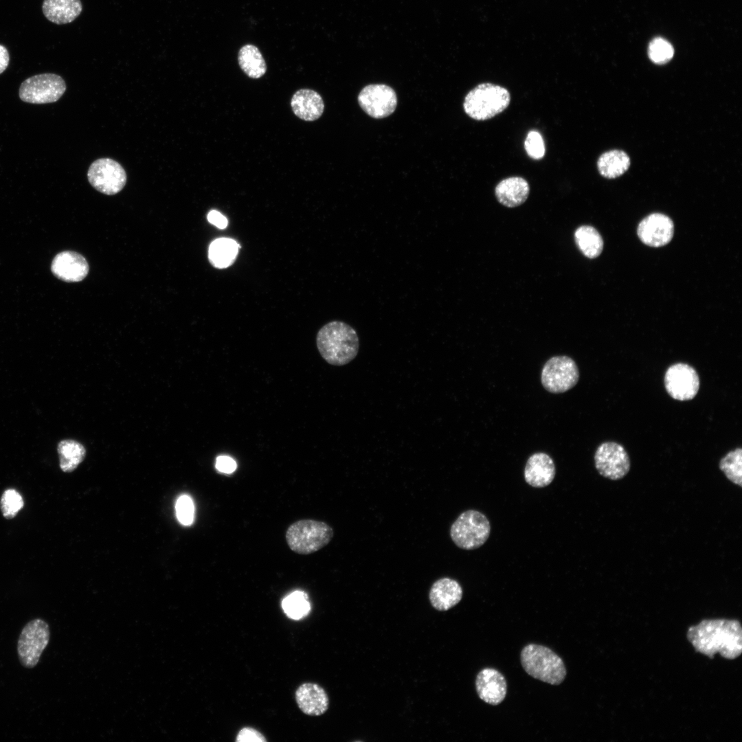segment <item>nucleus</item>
Listing matches in <instances>:
<instances>
[{"mask_svg":"<svg viewBox=\"0 0 742 742\" xmlns=\"http://www.w3.org/2000/svg\"><path fill=\"white\" fill-rule=\"evenodd\" d=\"M688 637L698 651L708 656L719 653L732 659L741 652V629L736 620L703 621L689 629Z\"/></svg>","mask_w":742,"mask_h":742,"instance_id":"1","label":"nucleus"},{"mask_svg":"<svg viewBox=\"0 0 742 742\" xmlns=\"http://www.w3.org/2000/svg\"><path fill=\"white\" fill-rule=\"evenodd\" d=\"M316 345L322 357L329 364L341 366L353 360L359 350L355 330L341 321H332L317 332Z\"/></svg>","mask_w":742,"mask_h":742,"instance_id":"2","label":"nucleus"},{"mask_svg":"<svg viewBox=\"0 0 742 742\" xmlns=\"http://www.w3.org/2000/svg\"><path fill=\"white\" fill-rule=\"evenodd\" d=\"M510 102V95L506 88L491 82H483L466 95L463 109L472 119L484 121L503 112Z\"/></svg>","mask_w":742,"mask_h":742,"instance_id":"3","label":"nucleus"},{"mask_svg":"<svg viewBox=\"0 0 742 742\" xmlns=\"http://www.w3.org/2000/svg\"><path fill=\"white\" fill-rule=\"evenodd\" d=\"M521 663L529 675L552 685L561 684L567 674L562 659L542 645L530 644L524 647L521 652Z\"/></svg>","mask_w":742,"mask_h":742,"instance_id":"4","label":"nucleus"},{"mask_svg":"<svg viewBox=\"0 0 742 742\" xmlns=\"http://www.w3.org/2000/svg\"><path fill=\"white\" fill-rule=\"evenodd\" d=\"M331 526L324 521L300 519L291 524L285 533L289 548L298 554H310L327 546L333 537Z\"/></svg>","mask_w":742,"mask_h":742,"instance_id":"5","label":"nucleus"},{"mask_svg":"<svg viewBox=\"0 0 742 742\" xmlns=\"http://www.w3.org/2000/svg\"><path fill=\"white\" fill-rule=\"evenodd\" d=\"M491 525L481 512L467 510L462 512L450 528V537L456 546L463 550H475L488 539Z\"/></svg>","mask_w":742,"mask_h":742,"instance_id":"6","label":"nucleus"},{"mask_svg":"<svg viewBox=\"0 0 742 742\" xmlns=\"http://www.w3.org/2000/svg\"><path fill=\"white\" fill-rule=\"evenodd\" d=\"M50 638L49 625L41 618L31 620L22 629L17 642L21 664L32 668L38 663Z\"/></svg>","mask_w":742,"mask_h":742,"instance_id":"7","label":"nucleus"},{"mask_svg":"<svg viewBox=\"0 0 742 742\" xmlns=\"http://www.w3.org/2000/svg\"><path fill=\"white\" fill-rule=\"evenodd\" d=\"M579 370L573 359L568 356H554L544 364L541 373L543 387L549 392L560 394L572 389L578 383Z\"/></svg>","mask_w":742,"mask_h":742,"instance_id":"8","label":"nucleus"},{"mask_svg":"<svg viewBox=\"0 0 742 742\" xmlns=\"http://www.w3.org/2000/svg\"><path fill=\"white\" fill-rule=\"evenodd\" d=\"M66 90L65 80L54 74H42L24 80L19 89L20 99L32 104L52 103L58 100Z\"/></svg>","mask_w":742,"mask_h":742,"instance_id":"9","label":"nucleus"},{"mask_svg":"<svg viewBox=\"0 0 742 742\" xmlns=\"http://www.w3.org/2000/svg\"><path fill=\"white\" fill-rule=\"evenodd\" d=\"M87 178L90 184L100 192L113 195L120 192L126 183L123 167L110 158H101L90 166Z\"/></svg>","mask_w":742,"mask_h":742,"instance_id":"10","label":"nucleus"},{"mask_svg":"<svg viewBox=\"0 0 742 742\" xmlns=\"http://www.w3.org/2000/svg\"><path fill=\"white\" fill-rule=\"evenodd\" d=\"M594 463L599 474L611 480L624 477L631 467L627 451L622 445L616 442L600 444L594 454Z\"/></svg>","mask_w":742,"mask_h":742,"instance_id":"11","label":"nucleus"},{"mask_svg":"<svg viewBox=\"0 0 742 742\" xmlns=\"http://www.w3.org/2000/svg\"><path fill=\"white\" fill-rule=\"evenodd\" d=\"M699 377L696 370L684 363L671 365L664 374V386L675 400L685 401L695 397L699 389Z\"/></svg>","mask_w":742,"mask_h":742,"instance_id":"12","label":"nucleus"},{"mask_svg":"<svg viewBox=\"0 0 742 742\" xmlns=\"http://www.w3.org/2000/svg\"><path fill=\"white\" fill-rule=\"evenodd\" d=\"M361 109L370 117L381 119L390 115L397 104L394 90L384 84H372L364 87L358 95Z\"/></svg>","mask_w":742,"mask_h":742,"instance_id":"13","label":"nucleus"},{"mask_svg":"<svg viewBox=\"0 0 742 742\" xmlns=\"http://www.w3.org/2000/svg\"><path fill=\"white\" fill-rule=\"evenodd\" d=\"M638 235L641 241L651 247H661L668 243L673 238L674 225L672 220L665 214H651L645 217L638 227Z\"/></svg>","mask_w":742,"mask_h":742,"instance_id":"14","label":"nucleus"},{"mask_svg":"<svg viewBox=\"0 0 742 742\" xmlns=\"http://www.w3.org/2000/svg\"><path fill=\"white\" fill-rule=\"evenodd\" d=\"M51 269L58 279L67 282H76L82 280L87 276L89 265L80 254L65 251L54 257Z\"/></svg>","mask_w":742,"mask_h":742,"instance_id":"15","label":"nucleus"},{"mask_svg":"<svg viewBox=\"0 0 742 742\" xmlns=\"http://www.w3.org/2000/svg\"><path fill=\"white\" fill-rule=\"evenodd\" d=\"M475 688L482 701L496 706L505 699L507 684L500 672L495 668H485L480 671L476 677Z\"/></svg>","mask_w":742,"mask_h":742,"instance_id":"16","label":"nucleus"},{"mask_svg":"<svg viewBox=\"0 0 742 742\" xmlns=\"http://www.w3.org/2000/svg\"><path fill=\"white\" fill-rule=\"evenodd\" d=\"M295 701L300 710L308 716H320L329 706V698L323 687L316 683L300 684L295 693Z\"/></svg>","mask_w":742,"mask_h":742,"instance_id":"17","label":"nucleus"},{"mask_svg":"<svg viewBox=\"0 0 742 742\" xmlns=\"http://www.w3.org/2000/svg\"><path fill=\"white\" fill-rule=\"evenodd\" d=\"M524 479L535 488H543L553 481L556 469L552 458L547 453L537 452L527 460L524 468Z\"/></svg>","mask_w":742,"mask_h":742,"instance_id":"18","label":"nucleus"},{"mask_svg":"<svg viewBox=\"0 0 742 742\" xmlns=\"http://www.w3.org/2000/svg\"><path fill=\"white\" fill-rule=\"evenodd\" d=\"M462 594V586L456 580L443 577L436 580L431 586L429 599L434 609L444 611L459 603Z\"/></svg>","mask_w":742,"mask_h":742,"instance_id":"19","label":"nucleus"},{"mask_svg":"<svg viewBox=\"0 0 742 742\" xmlns=\"http://www.w3.org/2000/svg\"><path fill=\"white\" fill-rule=\"evenodd\" d=\"M291 106L293 113L297 117L308 122L319 119L324 110V103L322 96L317 91L310 89H301L297 91L291 98Z\"/></svg>","mask_w":742,"mask_h":742,"instance_id":"20","label":"nucleus"},{"mask_svg":"<svg viewBox=\"0 0 742 742\" xmlns=\"http://www.w3.org/2000/svg\"><path fill=\"white\" fill-rule=\"evenodd\" d=\"M529 183L521 177H510L500 181L495 188L497 201L508 207L523 204L528 197Z\"/></svg>","mask_w":742,"mask_h":742,"instance_id":"21","label":"nucleus"},{"mask_svg":"<svg viewBox=\"0 0 742 742\" xmlns=\"http://www.w3.org/2000/svg\"><path fill=\"white\" fill-rule=\"evenodd\" d=\"M42 10L49 21L63 25L72 22L80 14L82 5L80 0H44Z\"/></svg>","mask_w":742,"mask_h":742,"instance_id":"22","label":"nucleus"},{"mask_svg":"<svg viewBox=\"0 0 742 742\" xmlns=\"http://www.w3.org/2000/svg\"><path fill=\"white\" fill-rule=\"evenodd\" d=\"M238 61L243 71L251 78H260L266 73L265 60L255 45L247 44L243 46L238 52Z\"/></svg>","mask_w":742,"mask_h":742,"instance_id":"23","label":"nucleus"},{"mask_svg":"<svg viewBox=\"0 0 742 742\" xmlns=\"http://www.w3.org/2000/svg\"><path fill=\"white\" fill-rule=\"evenodd\" d=\"M630 159L627 154L619 150H612L602 154L597 161L600 174L608 179L622 175L629 168Z\"/></svg>","mask_w":742,"mask_h":742,"instance_id":"24","label":"nucleus"},{"mask_svg":"<svg viewBox=\"0 0 742 742\" xmlns=\"http://www.w3.org/2000/svg\"><path fill=\"white\" fill-rule=\"evenodd\" d=\"M239 247L238 243L232 239L218 238L209 247V260L216 268L227 267L234 261Z\"/></svg>","mask_w":742,"mask_h":742,"instance_id":"25","label":"nucleus"},{"mask_svg":"<svg viewBox=\"0 0 742 742\" xmlns=\"http://www.w3.org/2000/svg\"><path fill=\"white\" fill-rule=\"evenodd\" d=\"M576 243L581 251L589 258H595L602 252L603 240L598 232L589 225L579 227L574 233Z\"/></svg>","mask_w":742,"mask_h":742,"instance_id":"26","label":"nucleus"},{"mask_svg":"<svg viewBox=\"0 0 742 742\" xmlns=\"http://www.w3.org/2000/svg\"><path fill=\"white\" fill-rule=\"evenodd\" d=\"M60 467L64 472L73 471L83 460L85 449L79 442L73 440H64L58 445Z\"/></svg>","mask_w":742,"mask_h":742,"instance_id":"27","label":"nucleus"},{"mask_svg":"<svg viewBox=\"0 0 742 742\" xmlns=\"http://www.w3.org/2000/svg\"><path fill=\"white\" fill-rule=\"evenodd\" d=\"M719 469L730 482L741 487L742 449L737 448L729 451L721 459Z\"/></svg>","mask_w":742,"mask_h":742,"instance_id":"28","label":"nucleus"},{"mask_svg":"<svg viewBox=\"0 0 742 742\" xmlns=\"http://www.w3.org/2000/svg\"><path fill=\"white\" fill-rule=\"evenodd\" d=\"M282 606L285 614L295 620L306 616L311 609L307 594L300 591H296L286 596L283 600Z\"/></svg>","mask_w":742,"mask_h":742,"instance_id":"29","label":"nucleus"},{"mask_svg":"<svg viewBox=\"0 0 742 742\" xmlns=\"http://www.w3.org/2000/svg\"><path fill=\"white\" fill-rule=\"evenodd\" d=\"M648 54L650 59L655 64H664L673 56L674 49L672 45L662 38H655L649 45Z\"/></svg>","mask_w":742,"mask_h":742,"instance_id":"30","label":"nucleus"},{"mask_svg":"<svg viewBox=\"0 0 742 742\" xmlns=\"http://www.w3.org/2000/svg\"><path fill=\"white\" fill-rule=\"evenodd\" d=\"M23 506V499L18 491L9 488L3 492L0 501V507L5 518H14Z\"/></svg>","mask_w":742,"mask_h":742,"instance_id":"31","label":"nucleus"},{"mask_svg":"<svg viewBox=\"0 0 742 742\" xmlns=\"http://www.w3.org/2000/svg\"><path fill=\"white\" fill-rule=\"evenodd\" d=\"M524 149L527 155L533 159H542L546 153V147L541 134L535 130L530 131L524 140Z\"/></svg>","mask_w":742,"mask_h":742,"instance_id":"32","label":"nucleus"},{"mask_svg":"<svg viewBox=\"0 0 742 742\" xmlns=\"http://www.w3.org/2000/svg\"><path fill=\"white\" fill-rule=\"evenodd\" d=\"M176 516L183 526H190L194 520V506L192 498L186 495L180 496L175 504Z\"/></svg>","mask_w":742,"mask_h":742,"instance_id":"33","label":"nucleus"},{"mask_svg":"<svg viewBox=\"0 0 742 742\" xmlns=\"http://www.w3.org/2000/svg\"><path fill=\"white\" fill-rule=\"evenodd\" d=\"M236 742H267V739L258 730L251 727H244L238 732Z\"/></svg>","mask_w":742,"mask_h":742,"instance_id":"34","label":"nucleus"},{"mask_svg":"<svg viewBox=\"0 0 742 742\" xmlns=\"http://www.w3.org/2000/svg\"><path fill=\"white\" fill-rule=\"evenodd\" d=\"M216 468L221 472L231 473L236 469V463L234 459L227 456L217 457Z\"/></svg>","mask_w":742,"mask_h":742,"instance_id":"35","label":"nucleus"},{"mask_svg":"<svg viewBox=\"0 0 742 742\" xmlns=\"http://www.w3.org/2000/svg\"><path fill=\"white\" fill-rule=\"evenodd\" d=\"M207 220L219 229H224L227 225L226 217L216 210H211L208 213Z\"/></svg>","mask_w":742,"mask_h":742,"instance_id":"36","label":"nucleus"},{"mask_svg":"<svg viewBox=\"0 0 742 742\" xmlns=\"http://www.w3.org/2000/svg\"><path fill=\"white\" fill-rule=\"evenodd\" d=\"M9 62V52L4 45L0 44V74L7 69Z\"/></svg>","mask_w":742,"mask_h":742,"instance_id":"37","label":"nucleus"}]
</instances>
